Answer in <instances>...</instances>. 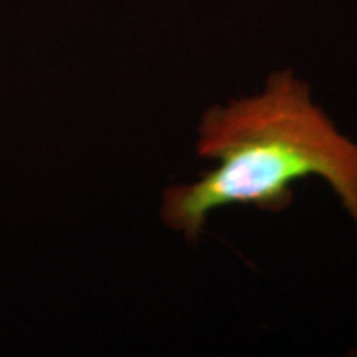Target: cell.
Listing matches in <instances>:
<instances>
[{
    "instance_id": "cell-1",
    "label": "cell",
    "mask_w": 357,
    "mask_h": 357,
    "mask_svg": "<svg viewBox=\"0 0 357 357\" xmlns=\"http://www.w3.org/2000/svg\"><path fill=\"white\" fill-rule=\"evenodd\" d=\"M197 153L215 167L162 195L160 215L195 242L208 213L225 205L280 212L291 184L311 176L333 187L357 229V144L342 136L291 70L276 71L260 95L230 101L202 116Z\"/></svg>"
}]
</instances>
